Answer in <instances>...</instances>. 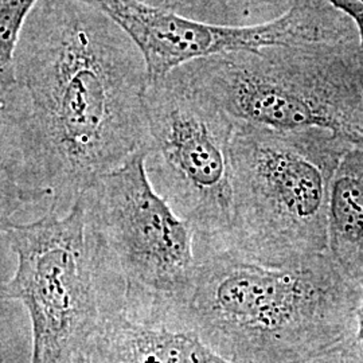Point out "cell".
I'll list each match as a JSON object with an SVG mask.
<instances>
[{"instance_id": "obj_1", "label": "cell", "mask_w": 363, "mask_h": 363, "mask_svg": "<svg viewBox=\"0 0 363 363\" xmlns=\"http://www.w3.org/2000/svg\"><path fill=\"white\" fill-rule=\"evenodd\" d=\"M143 54L85 0H39L0 77V220L49 201L66 214L148 144Z\"/></svg>"}, {"instance_id": "obj_2", "label": "cell", "mask_w": 363, "mask_h": 363, "mask_svg": "<svg viewBox=\"0 0 363 363\" xmlns=\"http://www.w3.org/2000/svg\"><path fill=\"white\" fill-rule=\"evenodd\" d=\"M194 291L182 322L235 363H291L357 335L362 292L330 253L292 264L196 241Z\"/></svg>"}, {"instance_id": "obj_3", "label": "cell", "mask_w": 363, "mask_h": 363, "mask_svg": "<svg viewBox=\"0 0 363 363\" xmlns=\"http://www.w3.org/2000/svg\"><path fill=\"white\" fill-rule=\"evenodd\" d=\"M354 145L330 130L235 121L229 244L272 265L328 252L333 183Z\"/></svg>"}, {"instance_id": "obj_4", "label": "cell", "mask_w": 363, "mask_h": 363, "mask_svg": "<svg viewBox=\"0 0 363 363\" xmlns=\"http://www.w3.org/2000/svg\"><path fill=\"white\" fill-rule=\"evenodd\" d=\"M175 70L238 123L330 130L363 145L359 40L271 46L196 60Z\"/></svg>"}, {"instance_id": "obj_5", "label": "cell", "mask_w": 363, "mask_h": 363, "mask_svg": "<svg viewBox=\"0 0 363 363\" xmlns=\"http://www.w3.org/2000/svg\"><path fill=\"white\" fill-rule=\"evenodd\" d=\"M0 228L18 261L0 296L26 308L31 363L72 362L86 352L103 320L124 301L88 220L84 195L64 216L48 208L38 220H0Z\"/></svg>"}, {"instance_id": "obj_6", "label": "cell", "mask_w": 363, "mask_h": 363, "mask_svg": "<svg viewBox=\"0 0 363 363\" xmlns=\"http://www.w3.org/2000/svg\"><path fill=\"white\" fill-rule=\"evenodd\" d=\"M88 220L123 289V311L182 320L195 286L193 228L154 187L138 151L84 194Z\"/></svg>"}, {"instance_id": "obj_7", "label": "cell", "mask_w": 363, "mask_h": 363, "mask_svg": "<svg viewBox=\"0 0 363 363\" xmlns=\"http://www.w3.org/2000/svg\"><path fill=\"white\" fill-rule=\"evenodd\" d=\"M144 105L151 181L196 241H229L235 120L178 70L150 81Z\"/></svg>"}, {"instance_id": "obj_8", "label": "cell", "mask_w": 363, "mask_h": 363, "mask_svg": "<svg viewBox=\"0 0 363 363\" xmlns=\"http://www.w3.org/2000/svg\"><path fill=\"white\" fill-rule=\"evenodd\" d=\"M123 27L143 54L150 81L196 60L300 43L358 40L349 18L325 0H292L271 22L247 26L213 25L187 19L133 0H85Z\"/></svg>"}, {"instance_id": "obj_9", "label": "cell", "mask_w": 363, "mask_h": 363, "mask_svg": "<svg viewBox=\"0 0 363 363\" xmlns=\"http://www.w3.org/2000/svg\"><path fill=\"white\" fill-rule=\"evenodd\" d=\"M91 363H235L174 318L111 312L85 352Z\"/></svg>"}, {"instance_id": "obj_10", "label": "cell", "mask_w": 363, "mask_h": 363, "mask_svg": "<svg viewBox=\"0 0 363 363\" xmlns=\"http://www.w3.org/2000/svg\"><path fill=\"white\" fill-rule=\"evenodd\" d=\"M328 253L363 292V145H354L337 167L328 211Z\"/></svg>"}, {"instance_id": "obj_11", "label": "cell", "mask_w": 363, "mask_h": 363, "mask_svg": "<svg viewBox=\"0 0 363 363\" xmlns=\"http://www.w3.org/2000/svg\"><path fill=\"white\" fill-rule=\"evenodd\" d=\"M147 7L187 19L225 26H247V19L229 0H133Z\"/></svg>"}, {"instance_id": "obj_12", "label": "cell", "mask_w": 363, "mask_h": 363, "mask_svg": "<svg viewBox=\"0 0 363 363\" xmlns=\"http://www.w3.org/2000/svg\"><path fill=\"white\" fill-rule=\"evenodd\" d=\"M38 1L0 0V77L10 72L22 28Z\"/></svg>"}, {"instance_id": "obj_13", "label": "cell", "mask_w": 363, "mask_h": 363, "mask_svg": "<svg viewBox=\"0 0 363 363\" xmlns=\"http://www.w3.org/2000/svg\"><path fill=\"white\" fill-rule=\"evenodd\" d=\"M291 363H363V342L355 335Z\"/></svg>"}, {"instance_id": "obj_14", "label": "cell", "mask_w": 363, "mask_h": 363, "mask_svg": "<svg viewBox=\"0 0 363 363\" xmlns=\"http://www.w3.org/2000/svg\"><path fill=\"white\" fill-rule=\"evenodd\" d=\"M244 15L247 25L271 22L291 7L292 0H229Z\"/></svg>"}, {"instance_id": "obj_15", "label": "cell", "mask_w": 363, "mask_h": 363, "mask_svg": "<svg viewBox=\"0 0 363 363\" xmlns=\"http://www.w3.org/2000/svg\"><path fill=\"white\" fill-rule=\"evenodd\" d=\"M339 13L349 18L357 28L359 46L363 52V0H325Z\"/></svg>"}, {"instance_id": "obj_16", "label": "cell", "mask_w": 363, "mask_h": 363, "mask_svg": "<svg viewBox=\"0 0 363 363\" xmlns=\"http://www.w3.org/2000/svg\"><path fill=\"white\" fill-rule=\"evenodd\" d=\"M357 337L363 342V292L361 300H359V306H358V311H357Z\"/></svg>"}, {"instance_id": "obj_17", "label": "cell", "mask_w": 363, "mask_h": 363, "mask_svg": "<svg viewBox=\"0 0 363 363\" xmlns=\"http://www.w3.org/2000/svg\"><path fill=\"white\" fill-rule=\"evenodd\" d=\"M70 363H91V358L86 355V354H78L76 355L73 359H72V362Z\"/></svg>"}]
</instances>
